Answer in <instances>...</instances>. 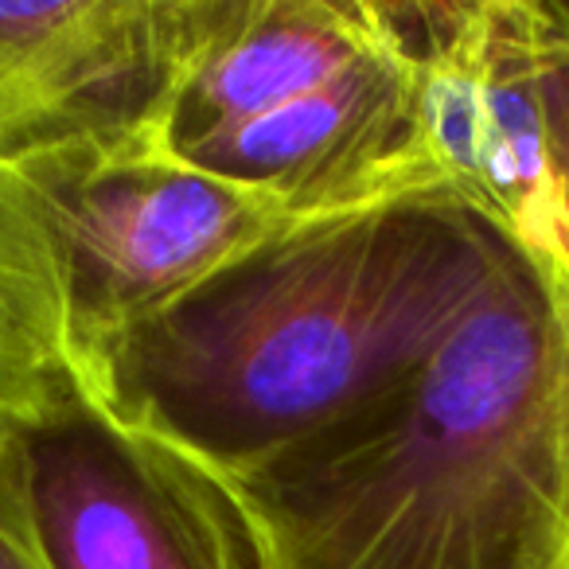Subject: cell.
Wrapping results in <instances>:
<instances>
[{"label": "cell", "instance_id": "cell-8", "mask_svg": "<svg viewBox=\"0 0 569 569\" xmlns=\"http://www.w3.org/2000/svg\"><path fill=\"white\" fill-rule=\"evenodd\" d=\"M0 569H51L28 515L20 452L9 421L0 426Z\"/></svg>", "mask_w": 569, "mask_h": 569}, {"label": "cell", "instance_id": "cell-9", "mask_svg": "<svg viewBox=\"0 0 569 569\" xmlns=\"http://www.w3.org/2000/svg\"><path fill=\"white\" fill-rule=\"evenodd\" d=\"M17 406H20V390H17V382H12V375L4 371V363H0V426L17 413Z\"/></svg>", "mask_w": 569, "mask_h": 569}, {"label": "cell", "instance_id": "cell-1", "mask_svg": "<svg viewBox=\"0 0 569 569\" xmlns=\"http://www.w3.org/2000/svg\"><path fill=\"white\" fill-rule=\"evenodd\" d=\"M503 246L452 196L301 219L67 382L214 483L234 480L410 379L472 312Z\"/></svg>", "mask_w": 569, "mask_h": 569}, {"label": "cell", "instance_id": "cell-4", "mask_svg": "<svg viewBox=\"0 0 569 569\" xmlns=\"http://www.w3.org/2000/svg\"><path fill=\"white\" fill-rule=\"evenodd\" d=\"M9 429L51 569H253L219 483L110 421L63 375L32 382Z\"/></svg>", "mask_w": 569, "mask_h": 569}, {"label": "cell", "instance_id": "cell-7", "mask_svg": "<svg viewBox=\"0 0 569 569\" xmlns=\"http://www.w3.org/2000/svg\"><path fill=\"white\" fill-rule=\"evenodd\" d=\"M530 28H535V67L546 102V126H550L553 172H558L569 250V4L530 0Z\"/></svg>", "mask_w": 569, "mask_h": 569}, {"label": "cell", "instance_id": "cell-6", "mask_svg": "<svg viewBox=\"0 0 569 569\" xmlns=\"http://www.w3.org/2000/svg\"><path fill=\"white\" fill-rule=\"evenodd\" d=\"M382 36V0H211L152 129L180 157L203 137L320 90Z\"/></svg>", "mask_w": 569, "mask_h": 569}, {"label": "cell", "instance_id": "cell-2", "mask_svg": "<svg viewBox=\"0 0 569 569\" xmlns=\"http://www.w3.org/2000/svg\"><path fill=\"white\" fill-rule=\"evenodd\" d=\"M219 488L253 569H569V297L507 242L410 379Z\"/></svg>", "mask_w": 569, "mask_h": 569}, {"label": "cell", "instance_id": "cell-5", "mask_svg": "<svg viewBox=\"0 0 569 569\" xmlns=\"http://www.w3.org/2000/svg\"><path fill=\"white\" fill-rule=\"evenodd\" d=\"M211 0H0V160L157 121Z\"/></svg>", "mask_w": 569, "mask_h": 569}, {"label": "cell", "instance_id": "cell-3", "mask_svg": "<svg viewBox=\"0 0 569 569\" xmlns=\"http://www.w3.org/2000/svg\"><path fill=\"white\" fill-rule=\"evenodd\" d=\"M281 203L183 164L157 129L0 160V363L20 398L297 227Z\"/></svg>", "mask_w": 569, "mask_h": 569}]
</instances>
